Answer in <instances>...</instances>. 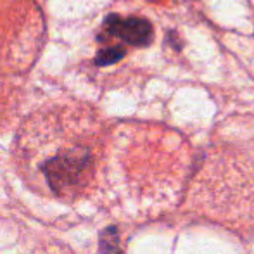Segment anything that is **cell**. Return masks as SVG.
<instances>
[{
  "instance_id": "cell-1",
  "label": "cell",
  "mask_w": 254,
  "mask_h": 254,
  "mask_svg": "<svg viewBox=\"0 0 254 254\" xmlns=\"http://www.w3.org/2000/svg\"><path fill=\"white\" fill-rule=\"evenodd\" d=\"M17 161L28 185L56 199H76L95 173V149L78 123L33 121L17 140Z\"/></svg>"
},
{
  "instance_id": "cell-2",
  "label": "cell",
  "mask_w": 254,
  "mask_h": 254,
  "mask_svg": "<svg viewBox=\"0 0 254 254\" xmlns=\"http://www.w3.org/2000/svg\"><path fill=\"white\" fill-rule=\"evenodd\" d=\"M104 31L109 37H118L135 47H147L154 38V28L144 17H121L109 14L104 21Z\"/></svg>"
},
{
  "instance_id": "cell-3",
  "label": "cell",
  "mask_w": 254,
  "mask_h": 254,
  "mask_svg": "<svg viewBox=\"0 0 254 254\" xmlns=\"http://www.w3.org/2000/svg\"><path fill=\"white\" fill-rule=\"evenodd\" d=\"M125 56H127V51H125L123 47H120V45L102 49V51L97 54V57H95V64H97V66H111V64L121 61Z\"/></svg>"
},
{
  "instance_id": "cell-4",
  "label": "cell",
  "mask_w": 254,
  "mask_h": 254,
  "mask_svg": "<svg viewBox=\"0 0 254 254\" xmlns=\"http://www.w3.org/2000/svg\"><path fill=\"white\" fill-rule=\"evenodd\" d=\"M102 254H121L120 249V237H118L116 228H107L101 239Z\"/></svg>"
}]
</instances>
